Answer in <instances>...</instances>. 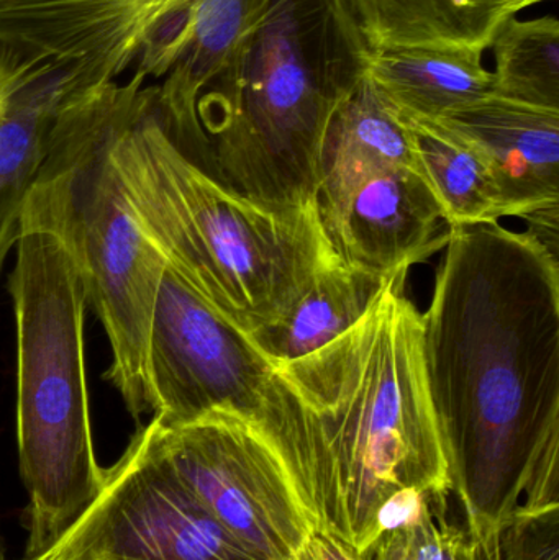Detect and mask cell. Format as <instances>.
<instances>
[{"instance_id": "ba28073f", "label": "cell", "mask_w": 559, "mask_h": 560, "mask_svg": "<svg viewBox=\"0 0 559 560\" xmlns=\"http://www.w3.org/2000/svg\"><path fill=\"white\" fill-rule=\"evenodd\" d=\"M32 560H265L240 545L177 476L151 420L107 469L78 522Z\"/></svg>"}, {"instance_id": "d6986e66", "label": "cell", "mask_w": 559, "mask_h": 560, "mask_svg": "<svg viewBox=\"0 0 559 560\" xmlns=\"http://www.w3.org/2000/svg\"><path fill=\"white\" fill-rule=\"evenodd\" d=\"M292 560H366L357 549L328 532H317Z\"/></svg>"}, {"instance_id": "30bf717a", "label": "cell", "mask_w": 559, "mask_h": 560, "mask_svg": "<svg viewBox=\"0 0 559 560\" xmlns=\"http://www.w3.org/2000/svg\"><path fill=\"white\" fill-rule=\"evenodd\" d=\"M318 217L341 262L381 279L406 276L446 243L442 210L419 171L377 160L322 164Z\"/></svg>"}, {"instance_id": "8fae6325", "label": "cell", "mask_w": 559, "mask_h": 560, "mask_svg": "<svg viewBox=\"0 0 559 560\" xmlns=\"http://www.w3.org/2000/svg\"><path fill=\"white\" fill-rule=\"evenodd\" d=\"M94 94L75 91L65 71L33 65L0 43V272L62 124Z\"/></svg>"}, {"instance_id": "8992f818", "label": "cell", "mask_w": 559, "mask_h": 560, "mask_svg": "<svg viewBox=\"0 0 559 560\" xmlns=\"http://www.w3.org/2000/svg\"><path fill=\"white\" fill-rule=\"evenodd\" d=\"M9 278L16 325V443L28 493L25 559L51 548L104 489L92 438L81 278L58 238L22 229Z\"/></svg>"}, {"instance_id": "9c48e42d", "label": "cell", "mask_w": 559, "mask_h": 560, "mask_svg": "<svg viewBox=\"0 0 559 560\" xmlns=\"http://www.w3.org/2000/svg\"><path fill=\"white\" fill-rule=\"evenodd\" d=\"M275 365L166 262L147 341L150 411L161 427L232 411L259 421Z\"/></svg>"}, {"instance_id": "7a4b0ae2", "label": "cell", "mask_w": 559, "mask_h": 560, "mask_svg": "<svg viewBox=\"0 0 559 560\" xmlns=\"http://www.w3.org/2000/svg\"><path fill=\"white\" fill-rule=\"evenodd\" d=\"M386 279L370 308L324 348L275 365L258 423L298 477L318 532L370 559L420 499L453 495L427 387L422 313Z\"/></svg>"}, {"instance_id": "4fadbf2b", "label": "cell", "mask_w": 559, "mask_h": 560, "mask_svg": "<svg viewBox=\"0 0 559 560\" xmlns=\"http://www.w3.org/2000/svg\"><path fill=\"white\" fill-rule=\"evenodd\" d=\"M481 49H371L364 81L406 117L439 120L479 98L496 94L494 74Z\"/></svg>"}, {"instance_id": "7c38bea8", "label": "cell", "mask_w": 559, "mask_h": 560, "mask_svg": "<svg viewBox=\"0 0 559 560\" xmlns=\"http://www.w3.org/2000/svg\"><path fill=\"white\" fill-rule=\"evenodd\" d=\"M439 121L481 151L505 217L559 206V110L491 94Z\"/></svg>"}, {"instance_id": "ac0fdd59", "label": "cell", "mask_w": 559, "mask_h": 560, "mask_svg": "<svg viewBox=\"0 0 559 560\" xmlns=\"http://www.w3.org/2000/svg\"><path fill=\"white\" fill-rule=\"evenodd\" d=\"M449 500L420 499L416 512L386 529L368 560H479L465 525L450 522Z\"/></svg>"}, {"instance_id": "ffe728a7", "label": "cell", "mask_w": 559, "mask_h": 560, "mask_svg": "<svg viewBox=\"0 0 559 560\" xmlns=\"http://www.w3.org/2000/svg\"><path fill=\"white\" fill-rule=\"evenodd\" d=\"M527 222V235L544 246L554 258L559 255V206L537 210L524 217Z\"/></svg>"}, {"instance_id": "7402d4cb", "label": "cell", "mask_w": 559, "mask_h": 560, "mask_svg": "<svg viewBox=\"0 0 559 560\" xmlns=\"http://www.w3.org/2000/svg\"><path fill=\"white\" fill-rule=\"evenodd\" d=\"M0 560H5V556H3L2 541H0Z\"/></svg>"}, {"instance_id": "9a60e30c", "label": "cell", "mask_w": 559, "mask_h": 560, "mask_svg": "<svg viewBox=\"0 0 559 560\" xmlns=\"http://www.w3.org/2000/svg\"><path fill=\"white\" fill-rule=\"evenodd\" d=\"M399 118L409 135L417 171L432 190L449 226L504 219L491 167L471 141L439 120L406 115Z\"/></svg>"}, {"instance_id": "277c9868", "label": "cell", "mask_w": 559, "mask_h": 560, "mask_svg": "<svg viewBox=\"0 0 559 560\" xmlns=\"http://www.w3.org/2000/svg\"><path fill=\"white\" fill-rule=\"evenodd\" d=\"M150 92L112 147L128 199L154 245L219 315L252 335L281 319L340 262L317 202L259 206L194 163L167 133Z\"/></svg>"}, {"instance_id": "e0dca14e", "label": "cell", "mask_w": 559, "mask_h": 560, "mask_svg": "<svg viewBox=\"0 0 559 560\" xmlns=\"http://www.w3.org/2000/svg\"><path fill=\"white\" fill-rule=\"evenodd\" d=\"M496 94L559 110V22L557 16L509 19L491 43Z\"/></svg>"}, {"instance_id": "5bb4252c", "label": "cell", "mask_w": 559, "mask_h": 560, "mask_svg": "<svg viewBox=\"0 0 559 560\" xmlns=\"http://www.w3.org/2000/svg\"><path fill=\"white\" fill-rule=\"evenodd\" d=\"M371 49L491 48L508 0H348Z\"/></svg>"}, {"instance_id": "6da1fadb", "label": "cell", "mask_w": 559, "mask_h": 560, "mask_svg": "<svg viewBox=\"0 0 559 560\" xmlns=\"http://www.w3.org/2000/svg\"><path fill=\"white\" fill-rule=\"evenodd\" d=\"M422 313L427 387L479 560L559 510V259L499 222L450 226Z\"/></svg>"}, {"instance_id": "44dd1931", "label": "cell", "mask_w": 559, "mask_h": 560, "mask_svg": "<svg viewBox=\"0 0 559 560\" xmlns=\"http://www.w3.org/2000/svg\"><path fill=\"white\" fill-rule=\"evenodd\" d=\"M509 5L512 7L515 13L528 9V7L537 5V3L545 2V0H508Z\"/></svg>"}, {"instance_id": "3957f363", "label": "cell", "mask_w": 559, "mask_h": 560, "mask_svg": "<svg viewBox=\"0 0 559 560\" xmlns=\"http://www.w3.org/2000/svg\"><path fill=\"white\" fill-rule=\"evenodd\" d=\"M370 52L348 0H272L197 102L196 138L184 153L259 206L317 202L328 133Z\"/></svg>"}, {"instance_id": "5b68a950", "label": "cell", "mask_w": 559, "mask_h": 560, "mask_svg": "<svg viewBox=\"0 0 559 560\" xmlns=\"http://www.w3.org/2000/svg\"><path fill=\"white\" fill-rule=\"evenodd\" d=\"M150 92L110 85L69 114L20 223L51 233L71 256L110 345L107 378L135 420L150 411L148 329L167 261L138 220L112 147Z\"/></svg>"}, {"instance_id": "2e32d148", "label": "cell", "mask_w": 559, "mask_h": 560, "mask_svg": "<svg viewBox=\"0 0 559 560\" xmlns=\"http://www.w3.org/2000/svg\"><path fill=\"white\" fill-rule=\"evenodd\" d=\"M384 282L386 279L337 262L315 278L281 319L246 338L272 365L311 354L351 328Z\"/></svg>"}, {"instance_id": "52a82bcc", "label": "cell", "mask_w": 559, "mask_h": 560, "mask_svg": "<svg viewBox=\"0 0 559 560\" xmlns=\"http://www.w3.org/2000/svg\"><path fill=\"white\" fill-rule=\"evenodd\" d=\"M161 434L184 486L258 558L292 560L318 532L298 477L258 421L220 410Z\"/></svg>"}]
</instances>
